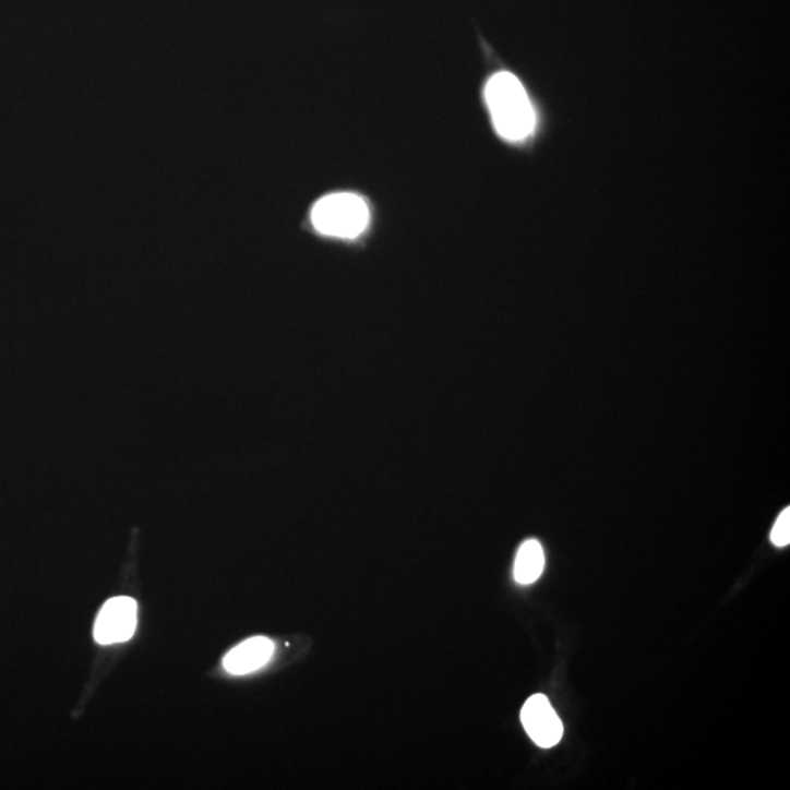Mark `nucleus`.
Segmentation results:
<instances>
[{
	"label": "nucleus",
	"mask_w": 790,
	"mask_h": 790,
	"mask_svg": "<svg viewBox=\"0 0 790 790\" xmlns=\"http://www.w3.org/2000/svg\"><path fill=\"white\" fill-rule=\"evenodd\" d=\"M484 98L502 139L518 143L535 131V109L517 76L510 72L493 75L484 88Z\"/></svg>",
	"instance_id": "1"
},
{
	"label": "nucleus",
	"mask_w": 790,
	"mask_h": 790,
	"mask_svg": "<svg viewBox=\"0 0 790 790\" xmlns=\"http://www.w3.org/2000/svg\"><path fill=\"white\" fill-rule=\"evenodd\" d=\"M369 205L350 192L330 193L316 201L311 212L312 226L330 238L355 239L368 229Z\"/></svg>",
	"instance_id": "2"
},
{
	"label": "nucleus",
	"mask_w": 790,
	"mask_h": 790,
	"mask_svg": "<svg viewBox=\"0 0 790 790\" xmlns=\"http://www.w3.org/2000/svg\"><path fill=\"white\" fill-rule=\"evenodd\" d=\"M139 605L128 596L107 600L98 612L94 638L103 646L128 642L135 634Z\"/></svg>",
	"instance_id": "3"
},
{
	"label": "nucleus",
	"mask_w": 790,
	"mask_h": 790,
	"mask_svg": "<svg viewBox=\"0 0 790 790\" xmlns=\"http://www.w3.org/2000/svg\"><path fill=\"white\" fill-rule=\"evenodd\" d=\"M524 731L540 749H552L560 744L564 727L547 695H531L522 708Z\"/></svg>",
	"instance_id": "4"
},
{
	"label": "nucleus",
	"mask_w": 790,
	"mask_h": 790,
	"mask_svg": "<svg viewBox=\"0 0 790 790\" xmlns=\"http://www.w3.org/2000/svg\"><path fill=\"white\" fill-rule=\"evenodd\" d=\"M274 643L267 637H252L231 648L223 659V667L231 675H248L265 667L272 659Z\"/></svg>",
	"instance_id": "5"
},
{
	"label": "nucleus",
	"mask_w": 790,
	"mask_h": 790,
	"mask_svg": "<svg viewBox=\"0 0 790 790\" xmlns=\"http://www.w3.org/2000/svg\"><path fill=\"white\" fill-rule=\"evenodd\" d=\"M544 568V553L538 540H526L515 556L514 578L523 586L538 582Z\"/></svg>",
	"instance_id": "6"
},
{
	"label": "nucleus",
	"mask_w": 790,
	"mask_h": 790,
	"mask_svg": "<svg viewBox=\"0 0 790 790\" xmlns=\"http://www.w3.org/2000/svg\"><path fill=\"white\" fill-rule=\"evenodd\" d=\"M771 542L776 547L785 548L790 543V510L786 508L783 513L779 515L775 527L771 530Z\"/></svg>",
	"instance_id": "7"
}]
</instances>
